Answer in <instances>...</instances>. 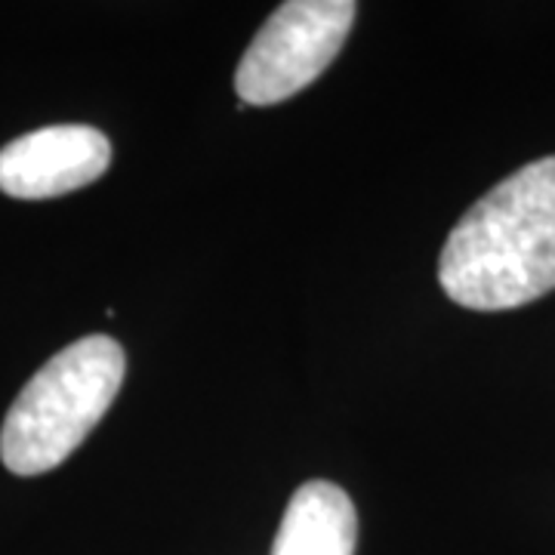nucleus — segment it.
<instances>
[{
    "instance_id": "39448f33",
    "label": "nucleus",
    "mask_w": 555,
    "mask_h": 555,
    "mask_svg": "<svg viewBox=\"0 0 555 555\" xmlns=\"http://www.w3.org/2000/svg\"><path fill=\"white\" fill-rule=\"evenodd\" d=\"M358 513L334 481L299 485L278 528L272 555H356Z\"/></svg>"
},
{
    "instance_id": "f257e3e1",
    "label": "nucleus",
    "mask_w": 555,
    "mask_h": 555,
    "mask_svg": "<svg viewBox=\"0 0 555 555\" xmlns=\"http://www.w3.org/2000/svg\"><path fill=\"white\" fill-rule=\"evenodd\" d=\"M438 281L473 312H506L555 291V155L525 164L463 214Z\"/></svg>"
},
{
    "instance_id": "7ed1b4c3",
    "label": "nucleus",
    "mask_w": 555,
    "mask_h": 555,
    "mask_svg": "<svg viewBox=\"0 0 555 555\" xmlns=\"http://www.w3.org/2000/svg\"><path fill=\"white\" fill-rule=\"evenodd\" d=\"M356 16L352 0L281 3L241 56L235 72L241 102L278 105L297 96L337 60Z\"/></svg>"
},
{
    "instance_id": "f03ea898",
    "label": "nucleus",
    "mask_w": 555,
    "mask_h": 555,
    "mask_svg": "<svg viewBox=\"0 0 555 555\" xmlns=\"http://www.w3.org/2000/svg\"><path fill=\"white\" fill-rule=\"evenodd\" d=\"M127 358L118 339L93 334L50 358L10 404L0 460L13 476L56 469L83 444L118 398Z\"/></svg>"
},
{
    "instance_id": "20e7f679",
    "label": "nucleus",
    "mask_w": 555,
    "mask_h": 555,
    "mask_svg": "<svg viewBox=\"0 0 555 555\" xmlns=\"http://www.w3.org/2000/svg\"><path fill=\"white\" fill-rule=\"evenodd\" d=\"M112 164L108 137L87 124H56L0 149V192L47 201L96 182Z\"/></svg>"
}]
</instances>
